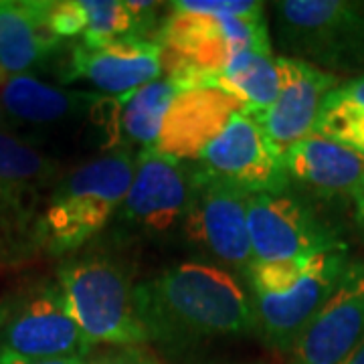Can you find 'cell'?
Segmentation results:
<instances>
[{"mask_svg":"<svg viewBox=\"0 0 364 364\" xmlns=\"http://www.w3.org/2000/svg\"><path fill=\"white\" fill-rule=\"evenodd\" d=\"M49 0H0V67L26 73L49 59L61 41L47 25Z\"/></svg>","mask_w":364,"mask_h":364,"instance_id":"cell-18","label":"cell"},{"mask_svg":"<svg viewBox=\"0 0 364 364\" xmlns=\"http://www.w3.org/2000/svg\"><path fill=\"white\" fill-rule=\"evenodd\" d=\"M277 63L282 75L277 100L251 119L259 124L273 148L284 156L294 144L312 136L324 100L340 83L334 73L299 59L277 57Z\"/></svg>","mask_w":364,"mask_h":364,"instance_id":"cell-13","label":"cell"},{"mask_svg":"<svg viewBox=\"0 0 364 364\" xmlns=\"http://www.w3.org/2000/svg\"><path fill=\"white\" fill-rule=\"evenodd\" d=\"M49 31L59 41L79 39L83 35V11L79 0H49Z\"/></svg>","mask_w":364,"mask_h":364,"instance_id":"cell-24","label":"cell"},{"mask_svg":"<svg viewBox=\"0 0 364 364\" xmlns=\"http://www.w3.org/2000/svg\"><path fill=\"white\" fill-rule=\"evenodd\" d=\"M87 358H49V360H37V358H23L13 352L0 350V364H85Z\"/></svg>","mask_w":364,"mask_h":364,"instance_id":"cell-26","label":"cell"},{"mask_svg":"<svg viewBox=\"0 0 364 364\" xmlns=\"http://www.w3.org/2000/svg\"><path fill=\"white\" fill-rule=\"evenodd\" d=\"M181 91L168 77H160L140 90L117 97V128L142 150L156 148L170 105Z\"/></svg>","mask_w":364,"mask_h":364,"instance_id":"cell-20","label":"cell"},{"mask_svg":"<svg viewBox=\"0 0 364 364\" xmlns=\"http://www.w3.org/2000/svg\"><path fill=\"white\" fill-rule=\"evenodd\" d=\"M287 178L326 195H350L364 178V158L312 134L284 154Z\"/></svg>","mask_w":364,"mask_h":364,"instance_id":"cell-17","label":"cell"},{"mask_svg":"<svg viewBox=\"0 0 364 364\" xmlns=\"http://www.w3.org/2000/svg\"><path fill=\"white\" fill-rule=\"evenodd\" d=\"M352 200H354V210H356V223L364 233V178L352 193Z\"/></svg>","mask_w":364,"mask_h":364,"instance_id":"cell-28","label":"cell"},{"mask_svg":"<svg viewBox=\"0 0 364 364\" xmlns=\"http://www.w3.org/2000/svg\"><path fill=\"white\" fill-rule=\"evenodd\" d=\"M134 301L148 338L172 348L255 330L239 279L203 261H184L136 286Z\"/></svg>","mask_w":364,"mask_h":364,"instance_id":"cell-1","label":"cell"},{"mask_svg":"<svg viewBox=\"0 0 364 364\" xmlns=\"http://www.w3.org/2000/svg\"><path fill=\"white\" fill-rule=\"evenodd\" d=\"M338 91L344 97H348L350 102H354V104L364 105V75L350 79L346 83H340Z\"/></svg>","mask_w":364,"mask_h":364,"instance_id":"cell-27","label":"cell"},{"mask_svg":"<svg viewBox=\"0 0 364 364\" xmlns=\"http://www.w3.org/2000/svg\"><path fill=\"white\" fill-rule=\"evenodd\" d=\"M196 170L249 195L282 193L289 182L284 156L273 148L259 124L241 109L198 154Z\"/></svg>","mask_w":364,"mask_h":364,"instance_id":"cell-10","label":"cell"},{"mask_svg":"<svg viewBox=\"0 0 364 364\" xmlns=\"http://www.w3.org/2000/svg\"><path fill=\"white\" fill-rule=\"evenodd\" d=\"M9 126H11V119H9V116L0 109V132H6L9 130Z\"/></svg>","mask_w":364,"mask_h":364,"instance_id":"cell-30","label":"cell"},{"mask_svg":"<svg viewBox=\"0 0 364 364\" xmlns=\"http://www.w3.org/2000/svg\"><path fill=\"white\" fill-rule=\"evenodd\" d=\"M350 263L346 245L316 253L294 286L273 294H251L255 332L275 352L291 354L299 336L322 310Z\"/></svg>","mask_w":364,"mask_h":364,"instance_id":"cell-8","label":"cell"},{"mask_svg":"<svg viewBox=\"0 0 364 364\" xmlns=\"http://www.w3.org/2000/svg\"><path fill=\"white\" fill-rule=\"evenodd\" d=\"M154 43L162 47V69L188 65L213 73L223 71L239 53H273L265 18L181 11H170L158 25Z\"/></svg>","mask_w":364,"mask_h":364,"instance_id":"cell-6","label":"cell"},{"mask_svg":"<svg viewBox=\"0 0 364 364\" xmlns=\"http://www.w3.org/2000/svg\"><path fill=\"white\" fill-rule=\"evenodd\" d=\"M314 134L340 144L364 158V105L354 104L344 97L338 87L330 91Z\"/></svg>","mask_w":364,"mask_h":364,"instance_id":"cell-21","label":"cell"},{"mask_svg":"<svg viewBox=\"0 0 364 364\" xmlns=\"http://www.w3.org/2000/svg\"><path fill=\"white\" fill-rule=\"evenodd\" d=\"M170 11L181 13L215 14V16H239V18H265L263 2L253 0H178L170 2Z\"/></svg>","mask_w":364,"mask_h":364,"instance_id":"cell-23","label":"cell"},{"mask_svg":"<svg viewBox=\"0 0 364 364\" xmlns=\"http://www.w3.org/2000/svg\"><path fill=\"white\" fill-rule=\"evenodd\" d=\"M136 158L116 150L75 168L39 217V247L51 255L81 249L104 229L128 195Z\"/></svg>","mask_w":364,"mask_h":364,"instance_id":"cell-2","label":"cell"},{"mask_svg":"<svg viewBox=\"0 0 364 364\" xmlns=\"http://www.w3.org/2000/svg\"><path fill=\"white\" fill-rule=\"evenodd\" d=\"M91 342L69 312L59 282L31 287L0 312V350L23 358H87Z\"/></svg>","mask_w":364,"mask_h":364,"instance_id":"cell-7","label":"cell"},{"mask_svg":"<svg viewBox=\"0 0 364 364\" xmlns=\"http://www.w3.org/2000/svg\"><path fill=\"white\" fill-rule=\"evenodd\" d=\"M279 63L273 53L245 51L235 55L217 77V91L233 97L249 117L263 114L279 93Z\"/></svg>","mask_w":364,"mask_h":364,"instance_id":"cell-19","label":"cell"},{"mask_svg":"<svg viewBox=\"0 0 364 364\" xmlns=\"http://www.w3.org/2000/svg\"><path fill=\"white\" fill-rule=\"evenodd\" d=\"M85 364H160L140 346H116L112 350L90 354Z\"/></svg>","mask_w":364,"mask_h":364,"instance_id":"cell-25","label":"cell"},{"mask_svg":"<svg viewBox=\"0 0 364 364\" xmlns=\"http://www.w3.org/2000/svg\"><path fill=\"white\" fill-rule=\"evenodd\" d=\"M273 16L284 57L328 73L364 67V2L282 0Z\"/></svg>","mask_w":364,"mask_h":364,"instance_id":"cell-4","label":"cell"},{"mask_svg":"<svg viewBox=\"0 0 364 364\" xmlns=\"http://www.w3.org/2000/svg\"><path fill=\"white\" fill-rule=\"evenodd\" d=\"M247 229L253 263L306 259L344 245L330 225L286 191L249 195Z\"/></svg>","mask_w":364,"mask_h":364,"instance_id":"cell-9","label":"cell"},{"mask_svg":"<svg viewBox=\"0 0 364 364\" xmlns=\"http://www.w3.org/2000/svg\"><path fill=\"white\" fill-rule=\"evenodd\" d=\"M102 100L91 91L61 90L28 73H11L0 67V109L9 119L53 124L93 112Z\"/></svg>","mask_w":364,"mask_h":364,"instance_id":"cell-16","label":"cell"},{"mask_svg":"<svg viewBox=\"0 0 364 364\" xmlns=\"http://www.w3.org/2000/svg\"><path fill=\"white\" fill-rule=\"evenodd\" d=\"M342 364H364V338L360 340V344L352 350V354Z\"/></svg>","mask_w":364,"mask_h":364,"instance_id":"cell-29","label":"cell"},{"mask_svg":"<svg viewBox=\"0 0 364 364\" xmlns=\"http://www.w3.org/2000/svg\"><path fill=\"white\" fill-rule=\"evenodd\" d=\"M53 172V160L11 134L0 132V186L28 188L35 182L49 178Z\"/></svg>","mask_w":364,"mask_h":364,"instance_id":"cell-22","label":"cell"},{"mask_svg":"<svg viewBox=\"0 0 364 364\" xmlns=\"http://www.w3.org/2000/svg\"><path fill=\"white\" fill-rule=\"evenodd\" d=\"M57 282L69 312L93 344L142 346L150 342L124 267L104 253L65 261Z\"/></svg>","mask_w":364,"mask_h":364,"instance_id":"cell-3","label":"cell"},{"mask_svg":"<svg viewBox=\"0 0 364 364\" xmlns=\"http://www.w3.org/2000/svg\"><path fill=\"white\" fill-rule=\"evenodd\" d=\"M249 193L195 166V188L182 235L213 257L245 273L253 265L247 229Z\"/></svg>","mask_w":364,"mask_h":364,"instance_id":"cell-11","label":"cell"},{"mask_svg":"<svg viewBox=\"0 0 364 364\" xmlns=\"http://www.w3.org/2000/svg\"><path fill=\"white\" fill-rule=\"evenodd\" d=\"M195 188V168L146 148L136 156V170L128 195L117 210V225L126 235L164 241L182 233Z\"/></svg>","mask_w":364,"mask_h":364,"instance_id":"cell-5","label":"cell"},{"mask_svg":"<svg viewBox=\"0 0 364 364\" xmlns=\"http://www.w3.org/2000/svg\"><path fill=\"white\" fill-rule=\"evenodd\" d=\"M0 312H2V308H0Z\"/></svg>","mask_w":364,"mask_h":364,"instance_id":"cell-31","label":"cell"},{"mask_svg":"<svg viewBox=\"0 0 364 364\" xmlns=\"http://www.w3.org/2000/svg\"><path fill=\"white\" fill-rule=\"evenodd\" d=\"M162 47L150 39L126 37L87 47L77 43L65 69L67 83L87 81L112 95H126L160 79Z\"/></svg>","mask_w":364,"mask_h":364,"instance_id":"cell-14","label":"cell"},{"mask_svg":"<svg viewBox=\"0 0 364 364\" xmlns=\"http://www.w3.org/2000/svg\"><path fill=\"white\" fill-rule=\"evenodd\" d=\"M237 109L241 105L223 91H181L166 114L156 150L182 162L186 158H198Z\"/></svg>","mask_w":364,"mask_h":364,"instance_id":"cell-15","label":"cell"},{"mask_svg":"<svg viewBox=\"0 0 364 364\" xmlns=\"http://www.w3.org/2000/svg\"><path fill=\"white\" fill-rule=\"evenodd\" d=\"M364 338V261H350L299 336L289 364H342Z\"/></svg>","mask_w":364,"mask_h":364,"instance_id":"cell-12","label":"cell"}]
</instances>
